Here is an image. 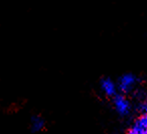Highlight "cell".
Listing matches in <instances>:
<instances>
[{"label": "cell", "instance_id": "obj_1", "mask_svg": "<svg viewBox=\"0 0 147 134\" xmlns=\"http://www.w3.org/2000/svg\"><path fill=\"white\" fill-rule=\"evenodd\" d=\"M112 103L115 111L119 116L127 117L130 115L131 111H132V104L125 94H122L120 92L116 94L112 98Z\"/></svg>", "mask_w": 147, "mask_h": 134}, {"label": "cell", "instance_id": "obj_2", "mask_svg": "<svg viewBox=\"0 0 147 134\" xmlns=\"http://www.w3.org/2000/svg\"><path fill=\"white\" fill-rule=\"evenodd\" d=\"M138 79L132 73H125L121 75L117 80V85H118V90L120 93L128 95L131 92L134 91L135 87L137 85Z\"/></svg>", "mask_w": 147, "mask_h": 134}, {"label": "cell", "instance_id": "obj_3", "mask_svg": "<svg viewBox=\"0 0 147 134\" xmlns=\"http://www.w3.org/2000/svg\"><path fill=\"white\" fill-rule=\"evenodd\" d=\"M127 133L129 134H147V113H140L134 120Z\"/></svg>", "mask_w": 147, "mask_h": 134}, {"label": "cell", "instance_id": "obj_4", "mask_svg": "<svg viewBox=\"0 0 147 134\" xmlns=\"http://www.w3.org/2000/svg\"><path fill=\"white\" fill-rule=\"evenodd\" d=\"M100 88L103 93H104V95L108 98H111V99H112L116 94L119 93L117 82H114L109 77H104L101 79Z\"/></svg>", "mask_w": 147, "mask_h": 134}, {"label": "cell", "instance_id": "obj_5", "mask_svg": "<svg viewBox=\"0 0 147 134\" xmlns=\"http://www.w3.org/2000/svg\"><path fill=\"white\" fill-rule=\"evenodd\" d=\"M45 127V120L40 115H32L30 118V130L32 133L40 132Z\"/></svg>", "mask_w": 147, "mask_h": 134}, {"label": "cell", "instance_id": "obj_6", "mask_svg": "<svg viewBox=\"0 0 147 134\" xmlns=\"http://www.w3.org/2000/svg\"><path fill=\"white\" fill-rule=\"evenodd\" d=\"M138 110L140 113H147V101H144L139 104Z\"/></svg>", "mask_w": 147, "mask_h": 134}]
</instances>
